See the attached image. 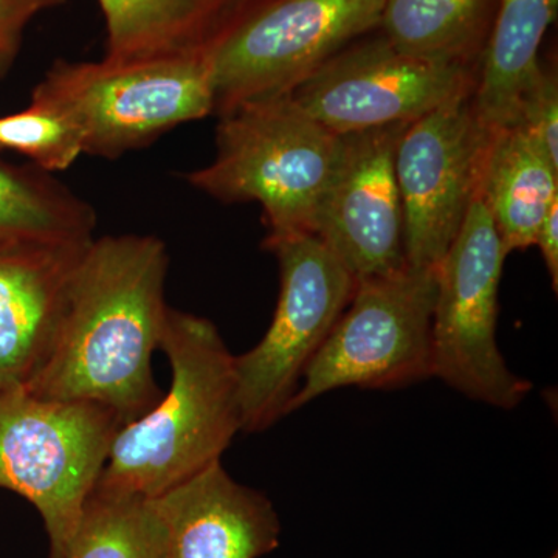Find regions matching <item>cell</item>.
<instances>
[{
  "label": "cell",
  "mask_w": 558,
  "mask_h": 558,
  "mask_svg": "<svg viewBox=\"0 0 558 558\" xmlns=\"http://www.w3.org/2000/svg\"><path fill=\"white\" fill-rule=\"evenodd\" d=\"M170 255L153 234L94 238L70 279L49 359L28 384L39 398L112 410L123 425L161 398L153 355L167 318Z\"/></svg>",
  "instance_id": "1"
},
{
  "label": "cell",
  "mask_w": 558,
  "mask_h": 558,
  "mask_svg": "<svg viewBox=\"0 0 558 558\" xmlns=\"http://www.w3.org/2000/svg\"><path fill=\"white\" fill-rule=\"evenodd\" d=\"M160 349L170 391L119 429L92 494L159 498L220 461L241 432L234 355L215 323L168 307Z\"/></svg>",
  "instance_id": "2"
},
{
  "label": "cell",
  "mask_w": 558,
  "mask_h": 558,
  "mask_svg": "<svg viewBox=\"0 0 558 558\" xmlns=\"http://www.w3.org/2000/svg\"><path fill=\"white\" fill-rule=\"evenodd\" d=\"M343 153V137L290 95L248 101L219 116L216 156L186 174L226 204L258 202L269 234L311 233Z\"/></svg>",
  "instance_id": "3"
},
{
  "label": "cell",
  "mask_w": 558,
  "mask_h": 558,
  "mask_svg": "<svg viewBox=\"0 0 558 558\" xmlns=\"http://www.w3.org/2000/svg\"><path fill=\"white\" fill-rule=\"evenodd\" d=\"M32 100L72 121L84 154L109 160L215 113V87L205 53L58 61L36 84Z\"/></svg>",
  "instance_id": "4"
},
{
  "label": "cell",
  "mask_w": 558,
  "mask_h": 558,
  "mask_svg": "<svg viewBox=\"0 0 558 558\" xmlns=\"http://www.w3.org/2000/svg\"><path fill=\"white\" fill-rule=\"evenodd\" d=\"M121 418L106 407L0 389V488L43 517L49 558H69Z\"/></svg>",
  "instance_id": "5"
},
{
  "label": "cell",
  "mask_w": 558,
  "mask_h": 558,
  "mask_svg": "<svg viewBox=\"0 0 558 558\" xmlns=\"http://www.w3.org/2000/svg\"><path fill=\"white\" fill-rule=\"evenodd\" d=\"M279 267L274 319L255 348L234 357L241 432L288 416L304 371L354 295V277L315 234L266 236Z\"/></svg>",
  "instance_id": "6"
},
{
  "label": "cell",
  "mask_w": 558,
  "mask_h": 558,
  "mask_svg": "<svg viewBox=\"0 0 558 558\" xmlns=\"http://www.w3.org/2000/svg\"><path fill=\"white\" fill-rule=\"evenodd\" d=\"M436 267L357 281L354 295L311 360L288 414L333 389H395L433 377Z\"/></svg>",
  "instance_id": "7"
},
{
  "label": "cell",
  "mask_w": 558,
  "mask_h": 558,
  "mask_svg": "<svg viewBox=\"0 0 558 558\" xmlns=\"http://www.w3.org/2000/svg\"><path fill=\"white\" fill-rule=\"evenodd\" d=\"M387 0H260L205 51L215 116L292 94L340 50L379 31Z\"/></svg>",
  "instance_id": "8"
},
{
  "label": "cell",
  "mask_w": 558,
  "mask_h": 558,
  "mask_svg": "<svg viewBox=\"0 0 558 558\" xmlns=\"http://www.w3.org/2000/svg\"><path fill=\"white\" fill-rule=\"evenodd\" d=\"M506 256L494 219L476 196L436 267L433 377L465 398L513 410L532 384L510 371L497 343L498 289Z\"/></svg>",
  "instance_id": "9"
},
{
  "label": "cell",
  "mask_w": 558,
  "mask_h": 558,
  "mask_svg": "<svg viewBox=\"0 0 558 558\" xmlns=\"http://www.w3.org/2000/svg\"><path fill=\"white\" fill-rule=\"evenodd\" d=\"M478 68L414 57L371 32L326 61L292 94L337 135L410 124L475 92Z\"/></svg>",
  "instance_id": "10"
},
{
  "label": "cell",
  "mask_w": 558,
  "mask_h": 558,
  "mask_svg": "<svg viewBox=\"0 0 558 558\" xmlns=\"http://www.w3.org/2000/svg\"><path fill=\"white\" fill-rule=\"evenodd\" d=\"M472 95L446 102L407 126L396 150L407 264L438 267L478 196L490 130Z\"/></svg>",
  "instance_id": "11"
},
{
  "label": "cell",
  "mask_w": 558,
  "mask_h": 558,
  "mask_svg": "<svg viewBox=\"0 0 558 558\" xmlns=\"http://www.w3.org/2000/svg\"><path fill=\"white\" fill-rule=\"evenodd\" d=\"M409 124L341 135L343 153L314 219L312 234L355 281L409 266L396 150Z\"/></svg>",
  "instance_id": "12"
},
{
  "label": "cell",
  "mask_w": 558,
  "mask_h": 558,
  "mask_svg": "<svg viewBox=\"0 0 558 558\" xmlns=\"http://www.w3.org/2000/svg\"><path fill=\"white\" fill-rule=\"evenodd\" d=\"M90 241L0 242V389L28 387L49 359Z\"/></svg>",
  "instance_id": "13"
},
{
  "label": "cell",
  "mask_w": 558,
  "mask_h": 558,
  "mask_svg": "<svg viewBox=\"0 0 558 558\" xmlns=\"http://www.w3.org/2000/svg\"><path fill=\"white\" fill-rule=\"evenodd\" d=\"M165 527V558H259L279 546L281 523L266 495L216 461L153 499Z\"/></svg>",
  "instance_id": "14"
},
{
  "label": "cell",
  "mask_w": 558,
  "mask_h": 558,
  "mask_svg": "<svg viewBox=\"0 0 558 558\" xmlns=\"http://www.w3.org/2000/svg\"><path fill=\"white\" fill-rule=\"evenodd\" d=\"M260 0H98L106 58L204 54Z\"/></svg>",
  "instance_id": "15"
},
{
  "label": "cell",
  "mask_w": 558,
  "mask_h": 558,
  "mask_svg": "<svg viewBox=\"0 0 558 558\" xmlns=\"http://www.w3.org/2000/svg\"><path fill=\"white\" fill-rule=\"evenodd\" d=\"M478 197L506 255L534 247L546 213L558 201V170L517 124L490 132Z\"/></svg>",
  "instance_id": "16"
},
{
  "label": "cell",
  "mask_w": 558,
  "mask_h": 558,
  "mask_svg": "<svg viewBox=\"0 0 558 558\" xmlns=\"http://www.w3.org/2000/svg\"><path fill=\"white\" fill-rule=\"evenodd\" d=\"M557 13L558 0H499L472 97L487 130L515 123L521 98L542 70L539 47Z\"/></svg>",
  "instance_id": "17"
},
{
  "label": "cell",
  "mask_w": 558,
  "mask_h": 558,
  "mask_svg": "<svg viewBox=\"0 0 558 558\" xmlns=\"http://www.w3.org/2000/svg\"><path fill=\"white\" fill-rule=\"evenodd\" d=\"M499 0H387L379 31L414 57L478 68Z\"/></svg>",
  "instance_id": "18"
},
{
  "label": "cell",
  "mask_w": 558,
  "mask_h": 558,
  "mask_svg": "<svg viewBox=\"0 0 558 558\" xmlns=\"http://www.w3.org/2000/svg\"><path fill=\"white\" fill-rule=\"evenodd\" d=\"M95 226L94 208L49 172L0 163V242H87Z\"/></svg>",
  "instance_id": "19"
},
{
  "label": "cell",
  "mask_w": 558,
  "mask_h": 558,
  "mask_svg": "<svg viewBox=\"0 0 558 558\" xmlns=\"http://www.w3.org/2000/svg\"><path fill=\"white\" fill-rule=\"evenodd\" d=\"M69 558H165L153 499L92 494Z\"/></svg>",
  "instance_id": "20"
},
{
  "label": "cell",
  "mask_w": 558,
  "mask_h": 558,
  "mask_svg": "<svg viewBox=\"0 0 558 558\" xmlns=\"http://www.w3.org/2000/svg\"><path fill=\"white\" fill-rule=\"evenodd\" d=\"M28 157L44 172L65 171L83 156V140L72 121L50 106L31 101L0 119V150Z\"/></svg>",
  "instance_id": "21"
},
{
  "label": "cell",
  "mask_w": 558,
  "mask_h": 558,
  "mask_svg": "<svg viewBox=\"0 0 558 558\" xmlns=\"http://www.w3.org/2000/svg\"><path fill=\"white\" fill-rule=\"evenodd\" d=\"M517 126L537 143L558 170V81L557 70L542 64V70L521 98Z\"/></svg>",
  "instance_id": "22"
},
{
  "label": "cell",
  "mask_w": 558,
  "mask_h": 558,
  "mask_svg": "<svg viewBox=\"0 0 558 558\" xmlns=\"http://www.w3.org/2000/svg\"><path fill=\"white\" fill-rule=\"evenodd\" d=\"M65 0H0V80L10 72L20 53L24 33L44 11Z\"/></svg>",
  "instance_id": "23"
},
{
  "label": "cell",
  "mask_w": 558,
  "mask_h": 558,
  "mask_svg": "<svg viewBox=\"0 0 558 558\" xmlns=\"http://www.w3.org/2000/svg\"><path fill=\"white\" fill-rule=\"evenodd\" d=\"M535 245L542 250L545 258L546 269L549 271L553 281L554 292L558 289V201L546 213L542 226H539Z\"/></svg>",
  "instance_id": "24"
},
{
  "label": "cell",
  "mask_w": 558,
  "mask_h": 558,
  "mask_svg": "<svg viewBox=\"0 0 558 558\" xmlns=\"http://www.w3.org/2000/svg\"><path fill=\"white\" fill-rule=\"evenodd\" d=\"M550 558H558V557H557V553H556V554H554V556H553V557H550Z\"/></svg>",
  "instance_id": "25"
}]
</instances>
